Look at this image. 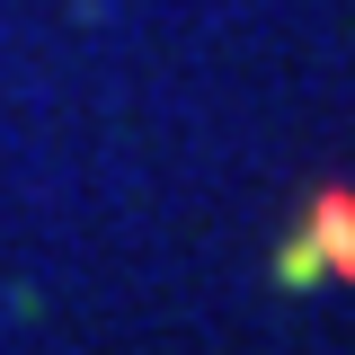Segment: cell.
Returning a JSON list of instances; mask_svg holds the SVG:
<instances>
[{
	"mask_svg": "<svg viewBox=\"0 0 355 355\" xmlns=\"http://www.w3.org/2000/svg\"><path fill=\"white\" fill-rule=\"evenodd\" d=\"M311 275H355V196L347 187H320L311 196V231L284 258V284H311Z\"/></svg>",
	"mask_w": 355,
	"mask_h": 355,
	"instance_id": "obj_1",
	"label": "cell"
}]
</instances>
